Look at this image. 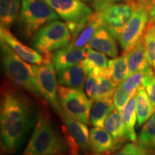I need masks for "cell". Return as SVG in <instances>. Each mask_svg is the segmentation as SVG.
<instances>
[{
	"instance_id": "f546056e",
	"label": "cell",
	"mask_w": 155,
	"mask_h": 155,
	"mask_svg": "<svg viewBox=\"0 0 155 155\" xmlns=\"http://www.w3.org/2000/svg\"><path fill=\"white\" fill-rule=\"evenodd\" d=\"M144 78V70L134 73L129 75L125 81L121 83L124 88H125L131 94H136L139 88L141 86Z\"/></svg>"
},
{
	"instance_id": "d590c367",
	"label": "cell",
	"mask_w": 155,
	"mask_h": 155,
	"mask_svg": "<svg viewBox=\"0 0 155 155\" xmlns=\"http://www.w3.org/2000/svg\"><path fill=\"white\" fill-rule=\"evenodd\" d=\"M149 19L150 22L155 23V5L153 6V7L149 12Z\"/></svg>"
},
{
	"instance_id": "d4e9b609",
	"label": "cell",
	"mask_w": 155,
	"mask_h": 155,
	"mask_svg": "<svg viewBox=\"0 0 155 155\" xmlns=\"http://www.w3.org/2000/svg\"><path fill=\"white\" fill-rule=\"evenodd\" d=\"M108 72L110 78L117 85L125 81L129 76L127 54L109 60Z\"/></svg>"
},
{
	"instance_id": "1f68e13d",
	"label": "cell",
	"mask_w": 155,
	"mask_h": 155,
	"mask_svg": "<svg viewBox=\"0 0 155 155\" xmlns=\"http://www.w3.org/2000/svg\"><path fill=\"white\" fill-rule=\"evenodd\" d=\"M86 94L91 100L94 101L98 91V79L92 73H86V83H85Z\"/></svg>"
},
{
	"instance_id": "e575fe53",
	"label": "cell",
	"mask_w": 155,
	"mask_h": 155,
	"mask_svg": "<svg viewBox=\"0 0 155 155\" xmlns=\"http://www.w3.org/2000/svg\"><path fill=\"white\" fill-rule=\"evenodd\" d=\"M137 3L141 7H144L149 12L155 5V0H136Z\"/></svg>"
},
{
	"instance_id": "4dcf8cb0",
	"label": "cell",
	"mask_w": 155,
	"mask_h": 155,
	"mask_svg": "<svg viewBox=\"0 0 155 155\" xmlns=\"http://www.w3.org/2000/svg\"><path fill=\"white\" fill-rule=\"evenodd\" d=\"M134 95L128 91L127 89L124 88L121 83L118 85L113 96L114 103L116 109L119 110V111H121L122 108L127 104V102Z\"/></svg>"
},
{
	"instance_id": "9a60e30c",
	"label": "cell",
	"mask_w": 155,
	"mask_h": 155,
	"mask_svg": "<svg viewBox=\"0 0 155 155\" xmlns=\"http://www.w3.org/2000/svg\"><path fill=\"white\" fill-rule=\"evenodd\" d=\"M88 47L111 58L117 57L119 53L116 39L104 26L97 31L89 42Z\"/></svg>"
},
{
	"instance_id": "44dd1931",
	"label": "cell",
	"mask_w": 155,
	"mask_h": 155,
	"mask_svg": "<svg viewBox=\"0 0 155 155\" xmlns=\"http://www.w3.org/2000/svg\"><path fill=\"white\" fill-rule=\"evenodd\" d=\"M137 144L144 155H155V111L143 124Z\"/></svg>"
},
{
	"instance_id": "4fadbf2b",
	"label": "cell",
	"mask_w": 155,
	"mask_h": 155,
	"mask_svg": "<svg viewBox=\"0 0 155 155\" xmlns=\"http://www.w3.org/2000/svg\"><path fill=\"white\" fill-rule=\"evenodd\" d=\"M0 38L6 42L11 49L25 61L34 65H42L51 62L42 54L38 53L34 48H31L23 44L14 35L3 27H0Z\"/></svg>"
},
{
	"instance_id": "8fae6325",
	"label": "cell",
	"mask_w": 155,
	"mask_h": 155,
	"mask_svg": "<svg viewBox=\"0 0 155 155\" xmlns=\"http://www.w3.org/2000/svg\"><path fill=\"white\" fill-rule=\"evenodd\" d=\"M59 116L64 125V130L72 138L78 147L80 152L83 154H90L89 148V131L87 124L74 116L69 114L62 108Z\"/></svg>"
},
{
	"instance_id": "603a6c76",
	"label": "cell",
	"mask_w": 155,
	"mask_h": 155,
	"mask_svg": "<svg viewBox=\"0 0 155 155\" xmlns=\"http://www.w3.org/2000/svg\"><path fill=\"white\" fill-rule=\"evenodd\" d=\"M126 54L127 55L129 75L137 71H142L150 65L145 53L142 38Z\"/></svg>"
},
{
	"instance_id": "2e32d148",
	"label": "cell",
	"mask_w": 155,
	"mask_h": 155,
	"mask_svg": "<svg viewBox=\"0 0 155 155\" xmlns=\"http://www.w3.org/2000/svg\"><path fill=\"white\" fill-rule=\"evenodd\" d=\"M104 127L116 140L122 144L127 141L134 142L121 113L116 108L106 118Z\"/></svg>"
},
{
	"instance_id": "7a4b0ae2",
	"label": "cell",
	"mask_w": 155,
	"mask_h": 155,
	"mask_svg": "<svg viewBox=\"0 0 155 155\" xmlns=\"http://www.w3.org/2000/svg\"><path fill=\"white\" fill-rule=\"evenodd\" d=\"M71 154V147L65 135L63 137L57 131L43 106L38 112L34 130L22 155Z\"/></svg>"
},
{
	"instance_id": "d6a6232c",
	"label": "cell",
	"mask_w": 155,
	"mask_h": 155,
	"mask_svg": "<svg viewBox=\"0 0 155 155\" xmlns=\"http://www.w3.org/2000/svg\"><path fill=\"white\" fill-rule=\"evenodd\" d=\"M111 155H144L138 144L134 142L127 143Z\"/></svg>"
},
{
	"instance_id": "484cf974",
	"label": "cell",
	"mask_w": 155,
	"mask_h": 155,
	"mask_svg": "<svg viewBox=\"0 0 155 155\" xmlns=\"http://www.w3.org/2000/svg\"><path fill=\"white\" fill-rule=\"evenodd\" d=\"M136 105H137V97H136L135 94L120 111L122 118H123L128 129L129 130V132L132 136L135 143L137 141V134L135 132V127L137 123Z\"/></svg>"
},
{
	"instance_id": "4316f807",
	"label": "cell",
	"mask_w": 155,
	"mask_h": 155,
	"mask_svg": "<svg viewBox=\"0 0 155 155\" xmlns=\"http://www.w3.org/2000/svg\"><path fill=\"white\" fill-rule=\"evenodd\" d=\"M147 61L155 71V23L149 21L142 36Z\"/></svg>"
},
{
	"instance_id": "f1b7e54d",
	"label": "cell",
	"mask_w": 155,
	"mask_h": 155,
	"mask_svg": "<svg viewBox=\"0 0 155 155\" xmlns=\"http://www.w3.org/2000/svg\"><path fill=\"white\" fill-rule=\"evenodd\" d=\"M142 86L146 90L155 111V71L150 65L144 69Z\"/></svg>"
},
{
	"instance_id": "ba28073f",
	"label": "cell",
	"mask_w": 155,
	"mask_h": 155,
	"mask_svg": "<svg viewBox=\"0 0 155 155\" xmlns=\"http://www.w3.org/2000/svg\"><path fill=\"white\" fill-rule=\"evenodd\" d=\"M32 68L44 100L59 116L62 107L58 98L57 75L53 63L49 62L42 65H32Z\"/></svg>"
},
{
	"instance_id": "836d02e7",
	"label": "cell",
	"mask_w": 155,
	"mask_h": 155,
	"mask_svg": "<svg viewBox=\"0 0 155 155\" xmlns=\"http://www.w3.org/2000/svg\"><path fill=\"white\" fill-rule=\"evenodd\" d=\"M136 0H93V7L97 12H100L106 7L121 2H130Z\"/></svg>"
},
{
	"instance_id": "cb8c5ba5",
	"label": "cell",
	"mask_w": 155,
	"mask_h": 155,
	"mask_svg": "<svg viewBox=\"0 0 155 155\" xmlns=\"http://www.w3.org/2000/svg\"><path fill=\"white\" fill-rule=\"evenodd\" d=\"M136 97H137L136 111L137 116V127H139L150 119L151 116L154 114V111L144 86H141L139 87L136 93Z\"/></svg>"
},
{
	"instance_id": "d6986e66",
	"label": "cell",
	"mask_w": 155,
	"mask_h": 155,
	"mask_svg": "<svg viewBox=\"0 0 155 155\" xmlns=\"http://www.w3.org/2000/svg\"><path fill=\"white\" fill-rule=\"evenodd\" d=\"M103 27V20L100 12L93 13L78 34L71 40V43L77 48H86L96 32Z\"/></svg>"
},
{
	"instance_id": "8992f818",
	"label": "cell",
	"mask_w": 155,
	"mask_h": 155,
	"mask_svg": "<svg viewBox=\"0 0 155 155\" xmlns=\"http://www.w3.org/2000/svg\"><path fill=\"white\" fill-rule=\"evenodd\" d=\"M65 21L72 39L82 30L93 15V11L80 0H45Z\"/></svg>"
},
{
	"instance_id": "83f0119b",
	"label": "cell",
	"mask_w": 155,
	"mask_h": 155,
	"mask_svg": "<svg viewBox=\"0 0 155 155\" xmlns=\"http://www.w3.org/2000/svg\"><path fill=\"white\" fill-rule=\"evenodd\" d=\"M96 77L98 79V91L94 100L113 97L118 85L108 76L98 75Z\"/></svg>"
},
{
	"instance_id": "ffe728a7",
	"label": "cell",
	"mask_w": 155,
	"mask_h": 155,
	"mask_svg": "<svg viewBox=\"0 0 155 155\" xmlns=\"http://www.w3.org/2000/svg\"><path fill=\"white\" fill-rule=\"evenodd\" d=\"M115 109L113 97L93 101L89 119L90 124L94 127H104L106 118Z\"/></svg>"
},
{
	"instance_id": "7402d4cb",
	"label": "cell",
	"mask_w": 155,
	"mask_h": 155,
	"mask_svg": "<svg viewBox=\"0 0 155 155\" xmlns=\"http://www.w3.org/2000/svg\"><path fill=\"white\" fill-rule=\"evenodd\" d=\"M21 7V0H0L1 27L9 30L19 17Z\"/></svg>"
},
{
	"instance_id": "3957f363",
	"label": "cell",
	"mask_w": 155,
	"mask_h": 155,
	"mask_svg": "<svg viewBox=\"0 0 155 155\" xmlns=\"http://www.w3.org/2000/svg\"><path fill=\"white\" fill-rule=\"evenodd\" d=\"M1 58L4 71L9 81L32 94L40 104H47L42 96L32 65L19 58L2 40H1Z\"/></svg>"
},
{
	"instance_id": "52a82bcc",
	"label": "cell",
	"mask_w": 155,
	"mask_h": 155,
	"mask_svg": "<svg viewBox=\"0 0 155 155\" xmlns=\"http://www.w3.org/2000/svg\"><path fill=\"white\" fill-rule=\"evenodd\" d=\"M58 98L62 108L86 124H89L92 101L83 91L58 85Z\"/></svg>"
},
{
	"instance_id": "9c48e42d",
	"label": "cell",
	"mask_w": 155,
	"mask_h": 155,
	"mask_svg": "<svg viewBox=\"0 0 155 155\" xmlns=\"http://www.w3.org/2000/svg\"><path fill=\"white\" fill-rule=\"evenodd\" d=\"M149 20V11L139 5L116 38L125 53H128L141 40Z\"/></svg>"
},
{
	"instance_id": "5bb4252c",
	"label": "cell",
	"mask_w": 155,
	"mask_h": 155,
	"mask_svg": "<svg viewBox=\"0 0 155 155\" xmlns=\"http://www.w3.org/2000/svg\"><path fill=\"white\" fill-rule=\"evenodd\" d=\"M86 48H77L70 43L52 55L51 62L56 71L81 65L86 58Z\"/></svg>"
},
{
	"instance_id": "ac0fdd59",
	"label": "cell",
	"mask_w": 155,
	"mask_h": 155,
	"mask_svg": "<svg viewBox=\"0 0 155 155\" xmlns=\"http://www.w3.org/2000/svg\"><path fill=\"white\" fill-rule=\"evenodd\" d=\"M81 64L86 73H92L96 76H108V61L104 53L87 47L86 58Z\"/></svg>"
},
{
	"instance_id": "8d00e7d4",
	"label": "cell",
	"mask_w": 155,
	"mask_h": 155,
	"mask_svg": "<svg viewBox=\"0 0 155 155\" xmlns=\"http://www.w3.org/2000/svg\"><path fill=\"white\" fill-rule=\"evenodd\" d=\"M80 1L83 2H84V3H88V2H91L92 0H80Z\"/></svg>"
},
{
	"instance_id": "e0dca14e",
	"label": "cell",
	"mask_w": 155,
	"mask_h": 155,
	"mask_svg": "<svg viewBox=\"0 0 155 155\" xmlns=\"http://www.w3.org/2000/svg\"><path fill=\"white\" fill-rule=\"evenodd\" d=\"M57 79L60 86L83 91L86 83V72L81 64L57 71Z\"/></svg>"
},
{
	"instance_id": "30bf717a",
	"label": "cell",
	"mask_w": 155,
	"mask_h": 155,
	"mask_svg": "<svg viewBox=\"0 0 155 155\" xmlns=\"http://www.w3.org/2000/svg\"><path fill=\"white\" fill-rule=\"evenodd\" d=\"M139 4L137 1L112 5L100 12L103 26L107 29L116 39L122 28L132 17Z\"/></svg>"
},
{
	"instance_id": "7c38bea8",
	"label": "cell",
	"mask_w": 155,
	"mask_h": 155,
	"mask_svg": "<svg viewBox=\"0 0 155 155\" xmlns=\"http://www.w3.org/2000/svg\"><path fill=\"white\" fill-rule=\"evenodd\" d=\"M122 143L103 127H94L89 131V155H111L121 147Z\"/></svg>"
},
{
	"instance_id": "5b68a950",
	"label": "cell",
	"mask_w": 155,
	"mask_h": 155,
	"mask_svg": "<svg viewBox=\"0 0 155 155\" xmlns=\"http://www.w3.org/2000/svg\"><path fill=\"white\" fill-rule=\"evenodd\" d=\"M58 17L55 11L45 0H22L19 18L26 36L33 35L42 27Z\"/></svg>"
},
{
	"instance_id": "277c9868",
	"label": "cell",
	"mask_w": 155,
	"mask_h": 155,
	"mask_svg": "<svg viewBox=\"0 0 155 155\" xmlns=\"http://www.w3.org/2000/svg\"><path fill=\"white\" fill-rule=\"evenodd\" d=\"M71 40L72 34L66 22L56 19L44 25L36 32L32 48L51 61L53 54L69 45Z\"/></svg>"
},
{
	"instance_id": "6da1fadb",
	"label": "cell",
	"mask_w": 155,
	"mask_h": 155,
	"mask_svg": "<svg viewBox=\"0 0 155 155\" xmlns=\"http://www.w3.org/2000/svg\"><path fill=\"white\" fill-rule=\"evenodd\" d=\"M32 106L19 89L5 81L1 88L0 130L4 152L14 154L22 144L31 126Z\"/></svg>"
}]
</instances>
